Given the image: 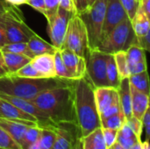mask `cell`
<instances>
[{"label":"cell","mask_w":150,"mask_h":149,"mask_svg":"<svg viewBox=\"0 0 150 149\" xmlns=\"http://www.w3.org/2000/svg\"><path fill=\"white\" fill-rule=\"evenodd\" d=\"M72 87L76 124L81 131L82 137H83L101 127L100 117L95 100V88L86 76L73 80Z\"/></svg>","instance_id":"cell-1"},{"label":"cell","mask_w":150,"mask_h":149,"mask_svg":"<svg viewBox=\"0 0 150 149\" xmlns=\"http://www.w3.org/2000/svg\"><path fill=\"white\" fill-rule=\"evenodd\" d=\"M72 83L43 91L32 100L55 125L62 122L76 123Z\"/></svg>","instance_id":"cell-2"},{"label":"cell","mask_w":150,"mask_h":149,"mask_svg":"<svg viewBox=\"0 0 150 149\" xmlns=\"http://www.w3.org/2000/svg\"><path fill=\"white\" fill-rule=\"evenodd\" d=\"M73 80L54 78H23L6 74L0 77V93L32 101L41 92L71 84Z\"/></svg>","instance_id":"cell-3"},{"label":"cell","mask_w":150,"mask_h":149,"mask_svg":"<svg viewBox=\"0 0 150 149\" xmlns=\"http://www.w3.org/2000/svg\"><path fill=\"white\" fill-rule=\"evenodd\" d=\"M136 35L132 27L131 19L126 18L117 25L98 44L96 50L113 54L120 51H127L134 45Z\"/></svg>","instance_id":"cell-4"},{"label":"cell","mask_w":150,"mask_h":149,"mask_svg":"<svg viewBox=\"0 0 150 149\" xmlns=\"http://www.w3.org/2000/svg\"><path fill=\"white\" fill-rule=\"evenodd\" d=\"M108 0H96L78 16L83 20L88 36V48L96 50L99 42Z\"/></svg>","instance_id":"cell-5"},{"label":"cell","mask_w":150,"mask_h":149,"mask_svg":"<svg viewBox=\"0 0 150 149\" xmlns=\"http://www.w3.org/2000/svg\"><path fill=\"white\" fill-rule=\"evenodd\" d=\"M62 48L69 49L82 57L85 56L89 49L85 25L81 18L76 14H74L69 21Z\"/></svg>","instance_id":"cell-6"},{"label":"cell","mask_w":150,"mask_h":149,"mask_svg":"<svg viewBox=\"0 0 150 149\" xmlns=\"http://www.w3.org/2000/svg\"><path fill=\"white\" fill-rule=\"evenodd\" d=\"M109 54L98 50H90L85 54L86 76L94 88L109 87L106 77V61Z\"/></svg>","instance_id":"cell-7"},{"label":"cell","mask_w":150,"mask_h":149,"mask_svg":"<svg viewBox=\"0 0 150 149\" xmlns=\"http://www.w3.org/2000/svg\"><path fill=\"white\" fill-rule=\"evenodd\" d=\"M73 15V12L59 7L55 14L47 19V32L51 44L57 49H61L62 47L68 24Z\"/></svg>","instance_id":"cell-8"},{"label":"cell","mask_w":150,"mask_h":149,"mask_svg":"<svg viewBox=\"0 0 150 149\" xmlns=\"http://www.w3.org/2000/svg\"><path fill=\"white\" fill-rule=\"evenodd\" d=\"M35 32L24 21L23 16L10 14L5 19V38L7 43L27 42Z\"/></svg>","instance_id":"cell-9"},{"label":"cell","mask_w":150,"mask_h":149,"mask_svg":"<svg viewBox=\"0 0 150 149\" xmlns=\"http://www.w3.org/2000/svg\"><path fill=\"white\" fill-rule=\"evenodd\" d=\"M54 129L56 137L52 149H73L82 137L76 122L58 123Z\"/></svg>","instance_id":"cell-10"},{"label":"cell","mask_w":150,"mask_h":149,"mask_svg":"<svg viewBox=\"0 0 150 149\" xmlns=\"http://www.w3.org/2000/svg\"><path fill=\"white\" fill-rule=\"evenodd\" d=\"M0 97L12 104L13 105H15L21 111L34 117L37 119L38 126L40 127H55L56 126V125L50 120L47 115L45 112H43L40 108H38L32 101L19 98L17 97L2 94V93H0Z\"/></svg>","instance_id":"cell-11"},{"label":"cell","mask_w":150,"mask_h":149,"mask_svg":"<svg viewBox=\"0 0 150 149\" xmlns=\"http://www.w3.org/2000/svg\"><path fill=\"white\" fill-rule=\"evenodd\" d=\"M128 16L121 5L120 0H108L105 21L103 24L100 41L120 22L127 18Z\"/></svg>","instance_id":"cell-12"},{"label":"cell","mask_w":150,"mask_h":149,"mask_svg":"<svg viewBox=\"0 0 150 149\" xmlns=\"http://www.w3.org/2000/svg\"><path fill=\"white\" fill-rule=\"evenodd\" d=\"M0 119L20 122L28 126H38L37 119L32 115L21 111L12 104L0 97Z\"/></svg>","instance_id":"cell-13"},{"label":"cell","mask_w":150,"mask_h":149,"mask_svg":"<svg viewBox=\"0 0 150 149\" xmlns=\"http://www.w3.org/2000/svg\"><path fill=\"white\" fill-rule=\"evenodd\" d=\"M62 61L72 75L74 80L80 79L86 76V66L84 57L79 56L69 49H59Z\"/></svg>","instance_id":"cell-14"},{"label":"cell","mask_w":150,"mask_h":149,"mask_svg":"<svg viewBox=\"0 0 150 149\" xmlns=\"http://www.w3.org/2000/svg\"><path fill=\"white\" fill-rule=\"evenodd\" d=\"M30 63L43 78L56 77L54 70V54H44L34 56L31 60Z\"/></svg>","instance_id":"cell-15"},{"label":"cell","mask_w":150,"mask_h":149,"mask_svg":"<svg viewBox=\"0 0 150 149\" xmlns=\"http://www.w3.org/2000/svg\"><path fill=\"white\" fill-rule=\"evenodd\" d=\"M94 94L99 115L119 98L118 90L111 87L95 88Z\"/></svg>","instance_id":"cell-16"},{"label":"cell","mask_w":150,"mask_h":149,"mask_svg":"<svg viewBox=\"0 0 150 149\" xmlns=\"http://www.w3.org/2000/svg\"><path fill=\"white\" fill-rule=\"evenodd\" d=\"M132 97V115L142 120L144 113L149 108V96L139 91L130 85Z\"/></svg>","instance_id":"cell-17"},{"label":"cell","mask_w":150,"mask_h":149,"mask_svg":"<svg viewBox=\"0 0 150 149\" xmlns=\"http://www.w3.org/2000/svg\"><path fill=\"white\" fill-rule=\"evenodd\" d=\"M120 104L122 109V112L126 117V120L130 119L132 115V97H131V90L129 79L123 78L120 80L119 88L117 89Z\"/></svg>","instance_id":"cell-18"},{"label":"cell","mask_w":150,"mask_h":149,"mask_svg":"<svg viewBox=\"0 0 150 149\" xmlns=\"http://www.w3.org/2000/svg\"><path fill=\"white\" fill-rule=\"evenodd\" d=\"M26 43H27V47L29 50L33 54V56L44 54H54L58 50L51 43L47 42L36 33Z\"/></svg>","instance_id":"cell-19"},{"label":"cell","mask_w":150,"mask_h":149,"mask_svg":"<svg viewBox=\"0 0 150 149\" xmlns=\"http://www.w3.org/2000/svg\"><path fill=\"white\" fill-rule=\"evenodd\" d=\"M1 53H2L3 59H4V65L8 71L7 74H12L18 71L23 66L29 63L32 60L30 57L24 55V54L6 53V52H1Z\"/></svg>","instance_id":"cell-20"},{"label":"cell","mask_w":150,"mask_h":149,"mask_svg":"<svg viewBox=\"0 0 150 149\" xmlns=\"http://www.w3.org/2000/svg\"><path fill=\"white\" fill-rule=\"evenodd\" d=\"M82 149H108L103 136L102 128H98L86 136L80 138Z\"/></svg>","instance_id":"cell-21"},{"label":"cell","mask_w":150,"mask_h":149,"mask_svg":"<svg viewBox=\"0 0 150 149\" xmlns=\"http://www.w3.org/2000/svg\"><path fill=\"white\" fill-rule=\"evenodd\" d=\"M0 126L4 128L18 144H20L26 130L29 126H28L13 120L0 119Z\"/></svg>","instance_id":"cell-22"},{"label":"cell","mask_w":150,"mask_h":149,"mask_svg":"<svg viewBox=\"0 0 150 149\" xmlns=\"http://www.w3.org/2000/svg\"><path fill=\"white\" fill-rule=\"evenodd\" d=\"M141 141V138L134 133V132L127 125V123H125L122 127L118 130L116 141L124 148L130 149L134 145Z\"/></svg>","instance_id":"cell-23"},{"label":"cell","mask_w":150,"mask_h":149,"mask_svg":"<svg viewBox=\"0 0 150 149\" xmlns=\"http://www.w3.org/2000/svg\"><path fill=\"white\" fill-rule=\"evenodd\" d=\"M132 27L137 37L142 36L150 31L149 18L139 7L134 18L131 19Z\"/></svg>","instance_id":"cell-24"},{"label":"cell","mask_w":150,"mask_h":149,"mask_svg":"<svg viewBox=\"0 0 150 149\" xmlns=\"http://www.w3.org/2000/svg\"><path fill=\"white\" fill-rule=\"evenodd\" d=\"M106 77L109 83V87L117 90L120 86L121 79L119 76L114 56L113 54H110L106 61Z\"/></svg>","instance_id":"cell-25"},{"label":"cell","mask_w":150,"mask_h":149,"mask_svg":"<svg viewBox=\"0 0 150 149\" xmlns=\"http://www.w3.org/2000/svg\"><path fill=\"white\" fill-rule=\"evenodd\" d=\"M130 85L138 90L141 92H143L149 96V74L148 71H144L139 74L131 75L129 77Z\"/></svg>","instance_id":"cell-26"},{"label":"cell","mask_w":150,"mask_h":149,"mask_svg":"<svg viewBox=\"0 0 150 149\" xmlns=\"http://www.w3.org/2000/svg\"><path fill=\"white\" fill-rule=\"evenodd\" d=\"M55 127H40V134L38 141L40 149H52L55 141Z\"/></svg>","instance_id":"cell-27"},{"label":"cell","mask_w":150,"mask_h":149,"mask_svg":"<svg viewBox=\"0 0 150 149\" xmlns=\"http://www.w3.org/2000/svg\"><path fill=\"white\" fill-rule=\"evenodd\" d=\"M101 128H109L114 130H120L122 126L126 123V117L122 111L120 112L107 117L105 119H100Z\"/></svg>","instance_id":"cell-28"},{"label":"cell","mask_w":150,"mask_h":149,"mask_svg":"<svg viewBox=\"0 0 150 149\" xmlns=\"http://www.w3.org/2000/svg\"><path fill=\"white\" fill-rule=\"evenodd\" d=\"M40 127L39 126H29L19 144L21 148H30L33 145H34L38 141L40 138Z\"/></svg>","instance_id":"cell-29"},{"label":"cell","mask_w":150,"mask_h":149,"mask_svg":"<svg viewBox=\"0 0 150 149\" xmlns=\"http://www.w3.org/2000/svg\"><path fill=\"white\" fill-rule=\"evenodd\" d=\"M115 63L117 66V69L119 72V76L120 79L127 78L130 76V72L128 68V62L127 59L126 51H120L113 54Z\"/></svg>","instance_id":"cell-30"},{"label":"cell","mask_w":150,"mask_h":149,"mask_svg":"<svg viewBox=\"0 0 150 149\" xmlns=\"http://www.w3.org/2000/svg\"><path fill=\"white\" fill-rule=\"evenodd\" d=\"M1 52H6V53H13V54H24L31 59H33L34 56L29 50L27 47V43L25 42H17V43H7L4 46H3L0 48Z\"/></svg>","instance_id":"cell-31"},{"label":"cell","mask_w":150,"mask_h":149,"mask_svg":"<svg viewBox=\"0 0 150 149\" xmlns=\"http://www.w3.org/2000/svg\"><path fill=\"white\" fill-rule=\"evenodd\" d=\"M54 70H55L56 77L65 80H74L72 75L68 70V68H66V66L62 61L59 49L54 54Z\"/></svg>","instance_id":"cell-32"},{"label":"cell","mask_w":150,"mask_h":149,"mask_svg":"<svg viewBox=\"0 0 150 149\" xmlns=\"http://www.w3.org/2000/svg\"><path fill=\"white\" fill-rule=\"evenodd\" d=\"M128 64H134L140 61H147L146 51L137 45H132L126 51Z\"/></svg>","instance_id":"cell-33"},{"label":"cell","mask_w":150,"mask_h":149,"mask_svg":"<svg viewBox=\"0 0 150 149\" xmlns=\"http://www.w3.org/2000/svg\"><path fill=\"white\" fill-rule=\"evenodd\" d=\"M0 148L4 149H22L20 145L0 126Z\"/></svg>","instance_id":"cell-34"},{"label":"cell","mask_w":150,"mask_h":149,"mask_svg":"<svg viewBox=\"0 0 150 149\" xmlns=\"http://www.w3.org/2000/svg\"><path fill=\"white\" fill-rule=\"evenodd\" d=\"M12 76H18V77H23V78H43L32 66V64L29 62L23 66L21 68H19L18 71L11 74Z\"/></svg>","instance_id":"cell-35"},{"label":"cell","mask_w":150,"mask_h":149,"mask_svg":"<svg viewBox=\"0 0 150 149\" xmlns=\"http://www.w3.org/2000/svg\"><path fill=\"white\" fill-rule=\"evenodd\" d=\"M140 1L141 0H120L121 5L123 6L130 19L134 18L136 11H138L140 7Z\"/></svg>","instance_id":"cell-36"},{"label":"cell","mask_w":150,"mask_h":149,"mask_svg":"<svg viewBox=\"0 0 150 149\" xmlns=\"http://www.w3.org/2000/svg\"><path fill=\"white\" fill-rule=\"evenodd\" d=\"M102 132H103V136L105 139V145H106L107 148H109L117 141L118 130L109 129V128H102Z\"/></svg>","instance_id":"cell-37"},{"label":"cell","mask_w":150,"mask_h":149,"mask_svg":"<svg viewBox=\"0 0 150 149\" xmlns=\"http://www.w3.org/2000/svg\"><path fill=\"white\" fill-rule=\"evenodd\" d=\"M5 13H15V14H21V11L14 5L8 2L7 0H0V15Z\"/></svg>","instance_id":"cell-38"},{"label":"cell","mask_w":150,"mask_h":149,"mask_svg":"<svg viewBox=\"0 0 150 149\" xmlns=\"http://www.w3.org/2000/svg\"><path fill=\"white\" fill-rule=\"evenodd\" d=\"M127 125L134 132V133L141 138L142 133V120L136 119L135 117L132 116L130 119L126 120Z\"/></svg>","instance_id":"cell-39"},{"label":"cell","mask_w":150,"mask_h":149,"mask_svg":"<svg viewBox=\"0 0 150 149\" xmlns=\"http://www.w3.org/2000/svg\"><path fill=\"white\" fill-rule=\"evenodd\" d=\"M46 7V18L48 19L55 14L59 8V0H44Z\"/></svg>","instance_id":"cell-40"},{"label":"cell","mask_w":150,"mask_h":149,"mask_svg":"<svg viewBox=\"0 0 150 149\" xmlns=\"http://www.w3.org/2000/svg\"><path fill=\"white\" fill-rule=\"evenodd\" d=\"M13 14L16 16H23L21 14H15V13H5L0 15V48L6 44V38H5V19L8 15Z\"/></svg>","instance_id":"cell-41"},{"label":"cell","mask_w":150,"mask_h":149,"mask_svg":"<svg viewBox=\"0 0 150 149\" xmlns=\"http://www.w3.org/2000/svg\"><path fill=\"white\" fill-rule=\"evenodd\" d=\"M134 45L139 46L145 51H150V31L142 36H136Z\"/></svg>","instance_id":"cell-42"},{"label":"cell","mask_w":150,"mask_h":149,"mask_svg":"<svg viewBox=\"0 0 150 149\" xmlns=\"http://www.w3.org/2000/svg\"><path fill=\"white\" fill-rule=\"evenodd\" d=\"M128 68L130 76L144 72L147 70V61H140L134 64H128Z\"/></svg>","instance_id":"cell-43"},{"label":"cell","mask_w":150,"mask_h":149,"mask_svg":"<svg viewBox=\"0 0 150 149\" xmlns=\"http://www.w3.org/2000/svg\"><path fill=\"white\" fill-rule=\"evenodd\" d=\"M25 4L30 5L42 15L44 16L46 15V7H45L44 0H26Z\"/></svg>","instance_id":"cell-44"},{"label":"cell","mask_w":150,"mask_h":149,"mask_svg":"<svg viewBox=\"0 0 150 149\" xmlns=\"http://www.w3.org/2000/svg\"><path fill=\"white\" fill-rule=\"evenodd\" d=\"M142 130H145L146 133V141H149L150 137V111L149 108L144 113L142 119Z\"/></svg>","instance_id":"cell-45"},{"label":"cell","mask_w":150,"mask_h":149,"mask_svg":"<svg viewBox=\"0 0 150 149\" xmlns=\"http://www.w3.org/2000/svg\"><path fill=\"white\" fill-rule=\"evenodd\" d=\"M71 2L74 7L75 14L76 15L81 14L89 7V4L87 0H71Z\"/></svg>","instance_id":"cell-46"},{"label":"cell","mask_w":150,"mask_h":149,"mask_svg":"<svg viewBox=\"0 0 150 149\" xmlns=\"http://www.w3.org/2000/svg\"><path fill=\"white\" fill-rule=\"evenodd\" d=\"M140 8L143 11V12L149 18L150 17V0H141L140 1Z\"/></svg>","instance_id":"cell-47"},{"label":"cell","mask_w":150,"mask_h":149,"mask_svg":"<svg viewBox=\"0 0 150 149\" xmlns=\"http://www.w3.org/2000/svg\"><path fill=\"white\" fill-rule=\"evenodd\" d=\"M8 73L7 71V68L4 65V59H3V56H2V53L0 51V77L6 75Z\"/></svg>","instance_id":"cell-48"},{"label":"cell","mask_w":150,"mask_h":149,"mask_svg":"<svg viewBox=\"0 0 150 149\" xmlns=\"http://www.w3.org/2000/svg\"><path fill=\"white\" fill-rule=\"evenodd\" d=\"M8 2H10L11 4H14V5H20V4H23L25 3L26 0H7Z\"/></svg>","instance_id":"cell-49"},{"label":"cell","mask_w":150,"mask_h":149,"mask_svg":"<svg viewBox=\"0 0 150 149\" xmlns=\"http://www.w3.org/2000/svg\"><path fill=\"white\" fill-rule=\"evenodd\" d=\"M108 149H126V148H124L121 145H120V144L116 141V142H115L112 147H110Z\"/></svg>","instance_id":"cell-50"},{"label":"cell","mask_w":150,"mask_h":149,"mask_svg":"<svg viewBox=\"0 0 150 149\" xmlns=\"http://www.w3.org/2000/svg\"><path fill=\"white\" fill-rule=\"evenodd\" d=\"M142 149H149V141H142Z\"/></svg>","instance_id":"cell-51"},{"label":"cell","mask_w":150,"mask_h":149,"mask_svg":"<svg viewBox=\"0 0 150 149\" xmlns=\"http://www.w3.org/2000/svg\"><path fill=\"white\" fill-rule=\"evenodd\" d=\"M130 149H142V141L137 142L135 145H134Z\"/></svg>","instance_id":"cell-52"},{"label":"cell","mask_w":150,"mask_h":149,"mask_svg":"<svg viewBox=\"0 0 150 149\" xmlns=\"http://www.w3.org/2000/svg\"><path fill=\"white\" fill-rule=\"evenodd\" d=\"M73 149H82L81 148V143H80V141L76 143V145L73 148Z\"/></svg>","instance_id":"cell-53"},{"label":"cell","mask_w":150,"mask_h":149,"mask_svg":"<svg viewBox=\"0 0 150 149\" xmlns=\"http://www.w3.org/2000/svg\"><path fill=\"white\" fill-rule=\"evenodd\" d=\"M87 1H88L89 6H91V4H93V3H94V2H95L96 0H87Z\"/></svg>","instance_id":"cell-54"},{"label":"cell","mask_w":150,"mask_h":149,"mask_svg":"<svg viewBox=\"0 0 150 149\" xmlns=\"http://www.w3.org/2000/svg\"><path fill=\"white\" fill-rule=\"evenodd\" d=\"M0 149H4V148H0Z\"/></svg>","instance_id":"cell-55"}]
</instances>
